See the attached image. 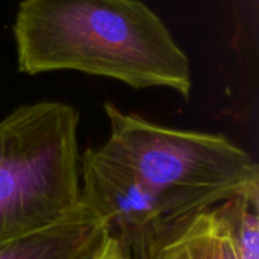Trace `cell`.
Listing matches in <instances>:
<instances>
[{
    "instance_id": "obj_1",
    "label": "cell",
    "mask_w": 259,
    "mask_h": 259,
    "mask_svg": "<svg viewBox=\"0 0 259 259\" xmlns=\"http://www.w3.org/2000/svg\"><path fill=\"white\" fill-rule=\"evenodd\" d=\"M14 36L18 70H76L143 90L191 91L188 56L140 0H23Z\"/></svg>"
},
{
    "instance_id": "obj_2",
    "label": "cell",
    "mask_w": 259,
    "mask_h": 259,
    "mask_svg": "<svg viewBox=\"0 0 259 259\" xmlns=\"http://www.w3.org/2000/svg\"><path fill=\"white\" fill-rule=\"evenodd\" d=\"M105 114L109 137L97 150L126 167L182 228L259 185L256 162L223 135L161 126L112 103H105Z\"/></svg>"
},
{
    "instance_id": "obj_3",
    "label": "cell",
    "mask_w": 259,
    "mask_h": 259,
    "mask_svg": "<svg viewBox=\"0 0 259 259\" xmlns=\"http://www.w3.org/2000/svg\"><path fill=\"white\" fill-rule=\"evenodd\" d=\"M77 111L38 102L0 121V243L52 226L80 205Z\"/></svg>"
},
{
    "instance_id": "obj_4",
    "label": "cell",
    "mask_w": 259,
    "mask_h": 259,
    "mask_svg": "<svg viewBox=\"0 0 259 259\" xmlns=\"http://www.w3.org/2000/svg\"><path fill=\"white\" fill-rule=\"evenodd\" d=\"M80 203L102 219L108 238L129 259H156L187 228L170 220L126 167L97 149L80 156Z\"/></svg>"
},
{
    "instance_id": "obj_5",
    "label": "cell",
    "mask_w": 259,
    "mask_h": 259,
    "mask_svg": "<svg viewBox=\"0 0 259 259\" xmlns=\"http://www.w3.org/2000/svg\"><path fill=\"white\" fill-rule=\"evenodd\" d=\"M102 219L83 206L44 229L0 243V259H96L108 241Z\"/></svg>"
},
{
    "instance_id": "obj_6",
    "label": "cell",
    "mask_w": 259,
    "mask_h": 259,
    "mask_svg": "<svg viewBox=\"0 0 259 259\" xmlns=\"http://www.w3.org/2000/svg\"><path fill=\"white\" fill-rule=\"evenodd\" d=\"M223 226L234 259H259V185L211 209Z\"/></svg>"
},
{
    "instance_id": "obj_7",
    "label": "cell",
    "mask_w": 259,
    "mask_h": 259,
    "mask_svg": "<svg viewBox=\"0 0 259 259\" xmlns=\"http://www.w3.org/2000/svg\"><path fill=\"white\" fill-rule=\"evenodd\" d=\"M156 259H234L226 232L212 211L197 215Z\"/></svg>"
},
{
    "instance_id": "obj_8",
    "label": "cell",
    "mask_w": 259,
    "mask_h": 259,
    "mask_svg": "<svg viewBox=\"0 0 259 259\" xmlns=\"http://www.w3.org/2000/svg\"><path fill=\"white\" fill-rule=\"evenodd\" d=\"M96 259H129V256L117 246L115 241L108 240L103 250L100 252V255Z\"/></svg>"
}]
</instances>
